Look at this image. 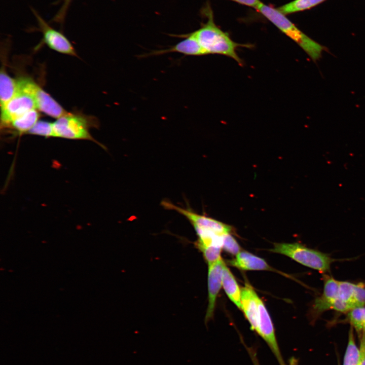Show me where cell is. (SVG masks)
<instances>
[{"label": "cell", "instance_id": "obj_1", "mask_svg": "<svg viewBox=\"0 0 365 365\" xmlns=\"http://www.w3.org/2000/svg\"><path fill=\"white\" fill-rule=\"evenodd\" d=\"M203 12L207 18L198 30L190 33L198 42L207 54H219L230 57L239 64H243L242 60L238 55L236 50L240 47L251 48L249 44H241L234 42L228 33L223 31L214 23L212 11L209 5Z\"/></svg>", "mask_w": 365, "mask_h": 365}, {"label": "cell", "instance_id": "obj_2", "mask_svg": "<svg viewBox=\"0 0 365 365\" xmlns=\"http://www.w3.org/2000/svg\"><path fill=\"white\" fill-rule=\"evenodd\" d=\"M257 10L297 43L313 60H317L321 57L324 47L305 34L277 9L262 3Z\"/></svg>", "mask_w": 365, "mask_h": 365}, {"label": "cell", "instance_id": "obj_3", "mask_svg": "<svg viewBox=\"0 0 365 365\" xmlns=\"http://www.w3.org/2000/svg\"><path fill=\"white\" fill-rule=\"evenodd\" d=\"M271 252L286 256L299 263L320 272H327L333 259L327 254L299 243H274Z\"/></svg>", "mask_w": 365, "mask_h": 365}, {"label": "cell", "instance_id": "obj_4", "mask_svg": "<svg viewBox=\"0 0 365 365\" xmlns=\"http://www.w3.org/2000/svg\"><path fill=\"white\" fill-rule=\"evenodd\" d=\"M17 92L13 98L1 108V129H5L15 118L36 108L31 92L33 80L29 78H21L17 80Z\"/></svg>", "mask_w": 365, "mask_h": 365}, {"label": "cell", "instance_id": "obj_5", "mask_svg": "<svg viewBox=\"0 0 365 365\" xmlns=\"http://www.w3.org/2000/svg\"><path fill=\"white\" fill-rule=\"evenodd\" d=\"M54 137L96 142L89 129L92 125L85 117L68 113L53 123Z\"/></svg>", "mask_w": 365, "mask_h": 365}, {"label": "cell", "instance_id": "obj_6", "mask_svg": "<svg viewBox=\"0 0 365 365\" xmlns=\"http://www.w3.org/2000/svg\"><path fill=\"white\" fill-rule=\"evenodd\" d=\"M161 204L165 209L175 211L184 216L190 222L195 230L209 231L220 236L231 234L234 231L231 226L210 217L198 214L190 207L182 208L167 200H163Z\"/></svg>", "mask_w": 365, "mask_h": 365}, {"label": "cell", "instance_id": "obj_7", "mask_svg": "<svg viewBox=\"0 0 365 365\" xmlns=\"http://www.w3.org/2000/svg\"><path fill=\"white\" fill-rule=\"evenodd\" d=\"M258 305V328L256 333L266 342L275 355L280 365L285 363L277 341L274 327L267 308L258 295L257 296Z\"/></svg>", "mask_w": 365, "mask_h": 365}, {"label": "cell", "instance_id": "obj_8", "mask_svg": "<svg viewBox=\"0 0 365 365\" xmlns=\"http://www.w3.org/2000/svg\"><path fill=\"white\" fill-rule=\"evenodd\" d=\"M33 13L42 32L43 41L50 49L64 54L77 56L74 47L62 33L51 27L35 11Z\"/></svg>", "mask_w": 365, "mask_h": 365}, {"label": "cell", "instance_id": "obj_9", "mask_svg": "<svg viewBox=\"0 0 365 365\" xmlns=\"http://www.w3.org/2000/svg\"><path fill=\"white\" fill-rule=\"evenodd\" d=\"M225 264L221 258L208 266V306L204 320L205 324L213 317L216 298L222 285L223 270Z\"/></svg>", "mask_w": 365, "mask_h": 365}, {"label": "cell", "instance_id": "obj_10", "mask_svg": "<svg viewBox=\"0 0 365 365\" xmlns=\"http://www.w3.org/2000/svg\"><path fill=\"white\" fill-rule=\"evenodd\" d=\"M36 110L56 119L68 113L52 96L36 83L32 87Z\"/></svg>", "mask_w": 365, "mask_h": 365}, {"label": "cell", "instance_id": "obj_11", "mask_svg": "<svg viewBox=\"0 0 365 365\" xmlns=\"http://www.w3.org/2000/svg\"><path fill=\"white\" fill-rule=\"evenodd\" d=\"M185 39L166 49L154 51L145 56L160 55L169 53H179L188 56L208 55L196 39L190 33L178 35Z\"/></svg>", "mask_w": 365, "mask_h": 365}, {"label": "cell", "instance_id": "obj_12", "mask_svg": "<svg viewBox=\"0 0 365 365\" xmlns=\"http://www.w3.org/2000/svg\"><path fill=\"white\" fill-rule=\"evenodd\" d=\"M257 296L255 290L248 282H246L244 286L241 289L242 310L250 325L251 330L255 332H257L258 328Z\"/></svg>", "mask_w": 365, "mask_h": 365}, {"label": "cell", "instance_id": "obj_13", "mask_svg": "<svg viewBox=\"0 0 365 365\" xmlns=\"http://www.w3.org/2000/svg\"><path fill=\"white\" fill-rule=\"evenodd\" d=\"M339 288V281L332 277L326 276L324 279V288L322 294L317 298L313 305V310L320 313L332 309L337 300Z\"/></svg>", "mask_w": 365, "mask_h": 365}, {"label": "cell", "instance_id": "obj_14", "mask_svg": "<svg viewBox=\"0 0 365 365\" xmlns=\"http://www.w3.org/2000/svg\"><path fill=\"white\" fill-rule=\"evenodd\" d=\"M228 264L242 270L275 271L263 259L248 251H240Z\"/></svg>", "mask_w": 365, "mask_h": 365}, {"label": "cell", "instance_id": "obj_15", "mask_svg": "<svg viewBox=\"0 0 365 365\" xmlns=\"http://www.w3.org/2000/svg\"><path fill=\"white\" fill-rule=\"evenodd\" d=\"M39 117L38 110H31L12 120L4 129L12 130L20 135L27 134L39 121Z\"/></svg>", "mask_w": 365, "mask_h": 365}, {"label": "cell", "instance_id": "obj_16", "mask_svg": "<svg viewBox=\"0 0 365 365\" xmlns=\"http://www.w3.org/2000/svg\"><path fill=\"white\" fill-rule=\"evenodd\" d=\"M222 285L230 300L240 310H242L241 289L234 276L226 264H225L223 270Z\"/></svg>", "mask_w": 365, "mask_h": 365}, {"label": "cell", "instance_id": "obj_17", "mask_svg": "<svg viewBox=\"0 0 365 365\" xmlns=\"http://www.w3.org/2000/svg\"><path fill=\"white\" fill-rule=\"evenodd\" d=\"M18 89L17 80L8 75L2 68L0 75V104L3 108L15 95Z\"/></svg>", "mask_w": 365, "mask_h": 365}, {"label": "cell", "instance_id": "obj_18", "mask_svg": "<svg viewBox=\"0 0 365 365\" xmlns=\"http://www.w3.org/2000/svg\"><path fill=\"white\" fill-rule=\"evenodd\" d=\"M326 0H294L277 9L284 15L310 9Z\"/></svg>", "mask_w": 365, "mask_h": 365}, {"label": "cell", "instance_id": "obj_19", "mask_svg": "<svg viewBox=\"0 0 365 365\" xmlns=\"http://www.w3.org/2000/svg\"><path fill=\"white\" fill-rule=\"evenodd\" d=\"M360 360V350L356 346L353 329L349 332V338L343 365H359Z\"/></svg>", "mask_w": 365, "mask_h": 365}, {"label": "cell", "instance_id": "obj_20", "mask_svg": "<svg viewBox=\"0 0 365 365\" xmlns=\"http://www.w3.org/2000/svg\"><path fill=\"white\" fill-rule=\"evenodd\" d=\"M347 318L352 326L359 333L365 331V307L354 308L347 313Z\"/></svg>", "mask_w": 365, "mask_h": 365}, {"label": "cell", "instance_id": "obj_21", "mask_svg": "<svg viewBox=\"0 0 365 365\" xmlns=\"http://www.w3.org/2000/svg\"><path fill=\"white\" fill-rule=\"evenodd\" d=\"M27 134L44 136L46 138L54 137L53 123L39 120Z\"/></svg>", "mask_w": 365, "mask_h": 365}, {"label": "cell", "instance_id": "obj_22", "mask_svg": "<svg viewBox=\"0 0 365 365\" xmlns=\"http://www.w3.org/2000/svg\"><path fill=\"white\" fill-rule=\"evenodd\" d=\"M222 248L228 253L236 256L241 251L240 245L231 234L222 236Z\"/></svg>", "mask_w": 365, "mask_h": 365}, {"label": "cell", "instance_id": "obj_23", "mask_svg": "<svg viewBox=\"0 0 365 365\" xmlns=\"http://www.w3.org/2000/svg\"><path fill=\"white\" fill-rule=\"evenodd\" d=\"M222 248L220 246H210L200 250L208 266L215 263L221 258Z\"/></svg>", "mask_w": 365, "mask_h": 365}, {"label": "cell", "instance_id": "obj_24", "mask_svg": "<svg viewBox=\"0 0 365 365\" xmlns=\"http://www.w3.org/2000/svg\"><path fill=\"white\" fill-rule=\"evenodd\" d=\"M72 0H64L60 9L54 16L53 20L57 22H61L64 20L66 11Z\"/></svg>", "mask_w": 365, "mask_h": 365}, {"label": "cell", "instance_id": "obj_25", "mask_svg": "<svg viewBox=\"0 0 365 365\" xmlns=\"http://www.w3.org/2000/svg\"><path fill=\"white\" fill-rule=\"evenodd\" d=\"M361 333L359 348L360 353L359 365H365V331Z\"/></svg>", "mask_w": 365, "mask_h": 365}, {"label": "cell", "instance_id": "obj_26", "mask_svg": "<svg viewBox=\"0 0 365 365\" xmlns=\"http://www.w3.org/2000/svg\"><path fill=\"white\" fill-rule=\"evenodd\" d=\"M238 4L252 7L257 9L262 2L260 0H230Z\"/></svg>", "mask_w": 365, "mask_h": 365}, {"label": "cell", "instance_id": "obj_27", "mask_svg": "<svg viewBox=\"0 0 365 365\" xmlns=\"http://www.w3.org/2000/svg\"><path fill=\"white\" fill-rule=\"evenodd\" d=\"M248 352L251 357V358L252 359V361L253 362V363L254 365H259V363L258 362V360L256 356V354L253 349L249 348L248 347H247Z\"/></svg>", "mask_w": 365, "mask_h": 365}, {"label": "cell", "instance_id": "obj_28", "mask_svg": "<svg viewBox=\"0 0 365 365\" xmlns=\"http://www.w3.org/2000/svg\"><path fill=\"white\" fill-rule=\"evenodd\" d=\"M288 365H296V361L294 360L293 359H292Z\"/></svg>", "mask_w": 365, "mask_h": 365}, {"label": "cell", "instance_id": "obj_29", "mask_svg": "<svg viewBox=\"0 0 365 365\" xmlns=\"http://www.w3.org/2000/svg\"><path fill=\"white\" fill-rule=\"evenodd\" d=\"M362 284L365 286V283H362Z\"/></svg>", "mask_w": 365, "mask_h": 365}]
</instances>
